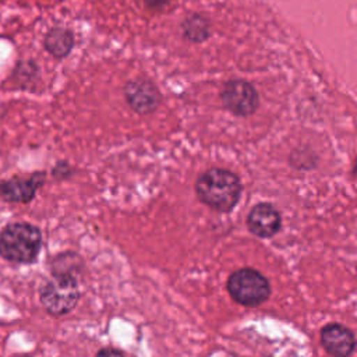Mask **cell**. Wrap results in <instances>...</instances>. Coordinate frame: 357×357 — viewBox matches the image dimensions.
<instances>
[{"mask_svg":"<svg viewBox=\"0 0 357 357\" xmlns=\"http://www.w3.org/2000/svg\"><path fill=\"white\" fill-rule=\"evenodd\" d=\"M42 230L28 222H10L0 230V257L13 264L31 265L42 250Z\"/></svg>","mask_w":357,"mask_h":357,"instance_id":"cell-1","label":"cell"},{"mask_svg":"<svg viewBox=\"0 0 357 357\" xmlns=\"http://www.w3.org/2000/svg\"><path fill=\"white\" fill-rule=\"evenodd\" d=\"M195 190L204 204L216 211L229 212L240 199L241 184L238 177L229 170L209 169L198 177Z\"/></svg>","mask_w":357,"mask_h":357,"instance_id":"cell-2","label":"cell"},{"mask_svg":"<svg viewBox=\"0 0 357 357\" xmlns=\"http://www.w3.org/2000/svg\"><path fill=\"white\" fill-rule=\"evenodd\" d=\"M81 298L78 276L50 272L39 287V301L43 310L54 318L68 315L75 310Z\"/></svg>","mask_w":357,"mask_h":357,"instance_id":"cell-3","label":"cell"},{"mask_svg":"<svg viewBox=\"0 0 357 357\" xmlns=\"http://www.w3.org/2000/svg\"><path fill=\"white\" fill-rule=\"evenodd\" d=\"M227 290L237 303L247 307L262 304L271 294L268 279L252 268L233 272L227 279Z\"/></svg>","mask_w":357,"mask_h":357,"instance_id":"cell-4","label":"cell"},{"mask_svg":"<svg viewBox=\"0 0 357 357\" xmlns=\"http://www.w3.org/2000/svg\"><path fill=\"white\" fill-rule=\"evenodd\" d=\"M46 181V172L14 176L0 181V199L10 204H29Z\"/></svg>","mask_w":357,"mask_h":357,"instance_id":"cell-5","label":"cell"},{"mask_svg":"<svg viewBox=\"0 0 357 357\" xmlns=\"http://www.w3.org/2000/svg\"><path fill=\"white\" fill-rule=\"evenodd\" d=\"M222 102L225 107L236 116H250L259 105L255 88L247 81H229L222 91Z\"/></svg>","mask_w":357,"mask_h":357,"instance_id":"cell-6","label":"cell"},{"mask_svg":"<svg viewBox=\"0 0 357 357\" xmlns=\"http://www.w3.org/2000/svg\"><path fill=\"white\" fill-rule=\"evenodd\" d=\"M123 95L127 105L138 114H149L155 112L162 100L156 85L146 78L127 81Z\"/></svg>","mask_w":357,"mask_h":357,"instance_id":"cell-7","label":"cell"},{"mask_svg":"<svg viewBox=\"0 0 357 357\" xmlns=\"http://www.w3.org/2000/svg\"><path fill=\"white\" fill-rule=\"evenodd\" d=\"M321 343L333 357H349L356 349V339L350 329L340 324H329L321 331Z\"/></svg>","mask_w":357,"mask_h":357,"instance_id":"cell-8","label":"cell"},{"mask_svg":"<svg viewBox=\"0 0 357 357\" xmlns=\"http://www.w3.org/2000/svg\"><path fill=\"white\" fill-rule=\"evenodd\" d=\"M247 226L258 237H272L280 229V215L273 205L258 204L251 209Z\"/></svg>","mask_w":357,"mask_h":357,"instance_id":"cell-9","label":"cell"},{"mask_svg":"<svg viewBox=\"0 0 357 357\" xmlns=\"http://www.w3.org/2000/svg\"><path fill=\"white\" fill-rule=\"evenodd\" d=\"M75 46L74 32L66 26H52L43 36V49L54 59H66Z\"/></svg>","mask_w":357,"mask_h":357,"instance_id":"cell-10","label":"cell"},{"mask_svg":"<svg viewBox=\"0 0 357 357\" xmlns=\"http://www.w3.org/2000/svg\"><path fill=\"white\" fill-rule=\"evenodd\" d=\"M11 81L15 86L24 91H33L40 81V68L38 63L32 59L18 61L11 75Z\"/></svg>","mask_w":357,"mask_h":357,"instance_id":"cell-11","label":"cell"},{"mask_svg":"<svg viewBox=\"0 0 357 357\" xmlns=\"http://www.w3.org/2000/svg\"><path fill=\"white\" fill-rule=\"evenodd\" d=\"M84 269V259L74 251H64L57 254L52 264L50 272H60V273H70V275H81Z\"/></svg>","mask_w":357,"mask_h":357,"instance_id":"cell-12","label":"cell"},{"mask_svg":"<svg viewBox=\"0 0 357 357\" xmlns=\"http://www.w3.org/2000/svg\"><path fill=\"white\" fill-rule=\"evenodd\" d=\"M183 31L185 38H188L192 42H201L208 38L209 35V26L204 17L201 15H192L187 18L183 24Z\"/></svg>","mask_w":357,"mask_h":357,"instance_id":"cell-13","label":"cell"},{"mask_svg":"<svg viewBox=\"0 0 357 357\" xmlns=\"http://www.w3.org/2000/svg\"><path fill=\"white\" fill-rule=\"evenodd\" d=\"M54 178L57 180H66L70 178L74 174V169L71 167V165L66 160H59L53 167H52V173H50Z\"/></svg>","mask_w":357,"mask_h":357,"instance_id":"cell-14","label":"cell"},{"mask_svg":"<svg viewBox=\"0 0 357 357\" xmlns=\"http://www.w3.org/2000/svg\"><path fill=\"white\" fill-rule=\"evenodd\" d=\"M95 357H124V354L114 347H103L100 349Z\"/></svg>","mask_w":357,"mask_h":357,"instance_id":"cell-15","label":"cell"},{"mask_svg":"<svg viewBox=\"0 0 357 357\" xmlns=\"http://www.w3.org/2000/svg\"><path fill=\"white\" fill-rule=\"evenodd\" d=\"M172 0H144V4L151 10H162L165 8Z\"/></svg>","mask_w":357,"mask_h":357,"instance_id":"cell-16","label":"cell"}]
</instances>
